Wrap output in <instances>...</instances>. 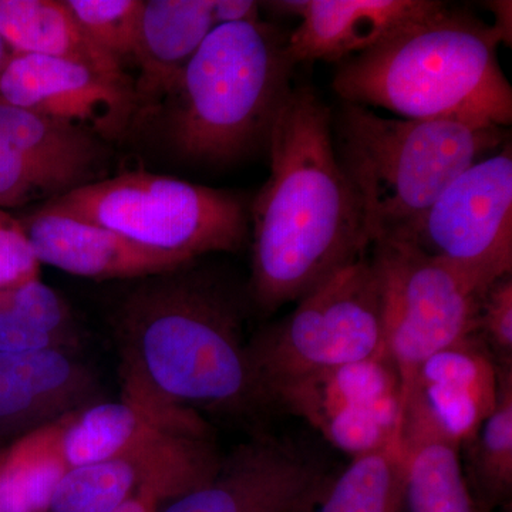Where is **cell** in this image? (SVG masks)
Masks as SVG:
<instances>
[{"label": "cell", "mask_w": 512, "mask_h": 512, "mask_svg": "<svg viewBox=\"0 0 512 512\" xmlns=\"http://www.w3.org/2000/svg\"><path fill=\"white\" fill-rule=\"evenodd\" d=\"M266 151L269 177L252 205V296L274 312L367 254L362 212L332 140V110L293 87Z\"/></svg>", "instance_id": "6da1fadb"}, {"label": "cell", "mask_w": 512, "mask_h": 512, "mask_svg": "<svg viewBox=\"0 0 512 512\" xmlns=\"http://www.w3.org/2000/svg\"><path fill=\"white\" fill-rule=\"evenodd\" d=\"M184 269L153 276L121 305V377L194 412L264 406L237 302L222 286Z\"/></svg>", "instance_id": "7a4b0ae2"}, {"label": "cell", "mask_w": 512, "mask_h": 512, "mask_svg": "<svg viewBox=\"0 0 512 512\" xmlns=\"http://www.w3.org/2000/svg\"><path fill=\"white\" fill-rule=\"evenodd\" d=\"M493 25L447 8L336 66L342 101L383 107L403 119H451L507 127L512 89Z\"/></svg>", "instance_id": "3957f363"}, {"label": "cell", "mask_w": 512, "mask_h": 512, "mask_svg": "<svg viewBox=\"0 0 512 512\" xmlns=\"http://www.w3.org/2000/svg\"><path fill=\"white\" fill-rule=\"evenodd\" d=\"M336 157L370 247L404 241L448 185L507 143L503 127L451 119H386L342 101L332 111Z\"/></svg>", "instance_id": "277c9868"}, {"label": "cell", "mask_w": 512, "mask_h": 512, "mask_svg": "<svg viewBox=\"0 0 512 512\" xmlns=\"http://www.w3.org/2000/svg\"><path fill=\"white\" fill-rule=\"evenodd\" d=\"M286 43L288 33L264 20L211 30L164 101L178 156L227 164L266 150L293 90Z\"/></svg>", "instance_id": "5b68a950"}, {"label": "cell", "mask_w": 512, "mask_h": 512, "mask_svg": "<svg viewBox=\"0 0 512 512\" xmlns=\"http://www.w3.org/2000/svg\"><path fill=\"white\" fill-rule=\"evenodd\" d=\"M37 208L190 262L211 252L238 251L248 234L247 211L231 192L146 171L101 178Z\"/></svg>", "instance_id": "8992f818"}, {"label": "cell", "mask_w": 512, "mask_h": 512, "mask_svg": "<svg viewBox=\"0 0 512 512\" xmlns=\"http://www.w3.org/2000/svg\"><path fill=\"white\" fill-rule=\"evenodd\" d=\"M383 353L382 279L367 254L303 296L288 316L248 343L264 406L281 384Z\"/></svg>", "instance_id": "52a82bcc"}, {"label": "cell", "mask_w": 512, "mask_h": 512, "mask_svg": "<svg viewBox=\"0 0 512 512\" xmlns=\"http://www.w3.org/2000/svg\"><path fill=\"white\" fill-rule=\"evenodd\" d=\"M383 288L384 348L400 377L402 402L419 367L440 350L477 335L488 286L407 241L372 245Z\"/></svg>", "instance_id": "ba28073f"}, {"label": "cell", "mask_w": 512, "mask_h": 512, "mask_svg": "<svg viewBox=\"0 0 512 512\" xmlns=\"http://www.w3.org/2000/svg\"><path fill=\"white\" fill-rule=\"evenodd\" d=\"M404 241L485 285L512 274L510 141L458 175Z\"/></svg>", "instance_id": "9c48e42d"}, {"label": "cell", "mask_w": 512, "mask_h": 512, "mask_svg": "<svg viewBox=\"0 0 512 512\" xmlns=\"http://www.w3.org/2000/svg\"><path fill=\"white\" fill-rule=\"evenodd\" d=\"M266 406L305 420L352 458L399 441L402 387L387 353L281 384L268 394Z\"/></svg>", "instance_id": "30bf717a"}, {"label": "cell", "mask_w": 512, "mask_h": 512, "mask_svg": "<svg viewBox=\"0 0 512 512\" xmlns=\"http://www.w3.org/2000/svg\"><path fill=\"white\" fill-rule=\"evenodd\" d=\"M501 367L478 335L429 357L404 394L399 443L466 448L497 406Z\"/></svg>", "instance_id": "8fae6325"}, {"label": "cell", "mask_w": 512, "mask_h": 512, "mask_svg": "<svg viewBox=\"0 0 512 512\" xmlns=\"http://www.w3.org/2000/svg\"><path fill=\"white\" fill-rule=\"evenodd\" d=\"M106 141L0 101V208L52 201L99 181Z\"/></svg>", "instance_id": "7c38bea8"}, {"label": "cell", "mask_w": 512, "mask_h": 512, "mask_svg": "<svg viewBox=\"0 0 512 512\" xmlns=\"http://www.w3.org/2000/svg\"><path fill=\"white\" fill-rule=\"evenodd\" d=\"M329 477L322 461L291 441L262 437L222 458L211 480L160 512H309Z\"/></svg>", "instance_id": "4fadbf2b"}, {"label": "cell", "mask_w": 512, "mask_h": 512, "mask_svg": "<svg viewBox=\"0 0 512 512\" xmlns=\"http://www.w3.org/2000/svg\"><path fill=\"white\" fill-rule=\"evenodd\" d=\"M221 463L210 439L167 437L127 456L70 468L49 512H114L143 490L160 491L171 503L211 480Z\"/></svg>", "instance_id": "5bb4252c"}, {"label": "cell", "mask_w": 512, "mask_h": 512, "mask_svg": "<svg viewBox=\"0 0 512 512\" xmlns=\"http://www.w3.org/2000/svg\"><path fill=\"white\" fill-rule=\"evenodd\" d=\"M0 101L109 141L126 131L137 103L133 83L55 57L12 53L0 72Z\"/></svg>", "instance_id": "9a60e30c"}, {"label": "cell", "mask_w": 512, "mask_h": 512, "mask_svg": "<svg viewBox=\"0 0 512 512\" xmlns=\"http://www.w3.org/2000/svg\"><path fill=\"white\" fill-rule=\"evenodd\" d=\"M265 5L301 20L286 43L295 66L316 60L338 64L447 8L437 0H285Z\"/></svg>", "instance_id": "2e32d148"}, {"label": "cell", "mask_w": 512, "mask_h": 512, "mask_svg": "<svg viewBox=\"0 0 512 512\" xmlns=\"http://www.w3.org/2000/svg\"><path fill=\"white\" fill-rule=\"evenodd\" d=\"M40 265L96 281L153 278L192 262L138 245L110 229L35 208L20 218Z\"/></svg>", "instance_id": "e0dca14e"}, {"label": "cell", "mask_w": 512, "mask_h": 512, "mask_svg": "<svg viewBox=\"0 0 512 512\" xmlns=\"http://www.w3.org/2000/svg\"><path fill=\"white\" fill-rule=\"evenodd\" d=\"M215 26L214 0H144L133 56L137 109L164 104Z\"/></svg>", "instance_id": "ac0fdd59"}, {"label": "cell", "mask_w": 512, "mask_h": 512, "mask_svg": "<svg viewBox=\"0 0 512 512\" xmlns=\"http://www.w3.org/2000/svg\"><path fill=\"white\" fill-rule=\"evenodd\" d=\"M87 384L60 348L0 353V434H25L74 412Z\"/></svg>", "instance_id": "d6986e66"}, {"label": "cell", "mask_w": 512, "mask_h": 512, "mask_svg": "<svg viewBox=\"0 0 512 512\" xmlns=\"http://www.w3.org/2000/svg\"><path fill=\"white\" fill-rule=\"evenodd\" d=\"M53 426L60 457L69 470L127 456L167 437L185 436L126 399L74 410L53 420Z\"/></svg>", "instance_id": "ffe728a7"}, {"label": "cell", "mask_w": 512, "mask_h": 512, "mask_svg": "<svg viewBox=\"0 0 512 512\" xmlns=\"http://www.w3.org/2000/svg\"><path fill=\"white\" fill-rule=\"evenodd\" d=\"M0 35L13 53L70 60L133 83L126 70L86 36L64 0H0Z\"/></svg>", "instance_id": "44dd1931"}, {"label": "cell", "mask_w": 512, "mask_h": 512, "mask_svg": "<svg viewBox=\"0 0 512 512\" xmlns=\"http://www.w3.org/2000/svg\"><path fill=\"white\" fill-rule=\"evenodd\" d=\"M67 470L53 421L22 434L0 453V512H49Z\"/></svg>", "instance_id": "7402d4cb"}, {"label": "cell", "mask_w": 512, "mask_h": 512, "mask_svg": "<svg viewBox=\"0 0 512 512\" xmlns=\"http://www.w3.org/2000/svg\"><path fill=\"white\" fill-rule=\"evenodd\" d=\"M309 512H409L399 441L352 458L342 473L329 477Z\"/></svg>", "instance_id": "603a6c76"}, {"label": "cell", "mask_w": 512, "mask_h": 512, "mask_svg": "<svg viewBox=\"0 0 512 512\" xmlns=\"http://www.w3.org/2000/svg\"><path fill=\"white\" fill-rule=\"evenodd\" d=\"M409 512H478L461 467V450L443 441L400 443Z\"/></svg>", "instance_id": "cb8c5ba5"}, {"label": "cell", "mask_w": 512, "mask_h": 512, "mask_svg": "<svg viewBox=\"0 0 512 512\" xmlns=\"http://www.w3.org/2000/svg\"><path fill=\"white\" fill-rule=\"evenodd\" d=\"M470 451L471 477L481 507L505 503L512 491V367H501L497 406L476 437Z\"/></svg>", "instance_id": "d4e9b609"}, {"label": "cell", "mask_w": 512, "mask_h": 512, "mask_svg": "<svg viewBox=\"0 0 512 512\" xmlns=\"http://www.w3.org/2000/svg\"><path fill=\"white\" fill-rule=\"evenodd\" d=\"M86 36L121 67L133 62L144 0H64Z\"/></svg>", "instance_id": "484cf974"}, {"label": "cell", "mask_w": 512, "mask_h": 512, "mask_svg": "<svg viewBox=\"0 0 512 512\" xmlns=\"http://www.w3.org/2000/svg\"><path fill=\"white\" fill-rule=\"evenodd\" d=\"M0 309L60 342L70 326L66 303L40 278L0 291Z\"/></svg>", "instance_id": "4316f807"}, {"label": "cell", "mask_w": 512, "mask_h": 512, "mask_svg": "<svg viewBox=\"0 0 512 512\" xmlns=\"http://www.w3.org/2000/svg\"><path fill=\"white\" fill-rule=\"evenodd\" d=\"M477 335L498 365L512 367V274L501 276L484 292Z\"/></svg>", "instance_id": "83f0119b"}, {"label": "cell", "mask_w": 512, "mask_h": 512, "mask_svg": "<svg viewBox=\"0 0 512 512\" xmlns=\"http://www.w3.org/2000/svg\"><path fill=\"white\" fill-rule=\"evenodd\" d=\"M40 266L20 218L0 208V291L40 278Z\"/></svg>", "instance_id": "f1b7e54d"}, {"label": "cell", "mask_w": 512, "mask_h": 512, "mask_svg": "<svg viewBox=\"0 0 512 512\" xmlns=\"http://www.w3.org/2000/svg\"><path fill=\"white\" fill-rule=\"evenodd\" d=\"M60 348V340L46 335L32 326L0 309V353L33 352Z\"/></svg>", "instance_id": "f546056e"}, {"label": "cell", "mask_w": 512, "mask_h": 512, "mask_svg": "<svg viewBox=\"0 0 512 512\" xmlns=\"http://www.w3.org/2000/svg\"><path fill=\"white\" fill-rule=\"evenodd\" d=\"M261 3L252 0H214V19L218 25L259 22Z\"/></svg>", "instance_id": "4dcf8cb0"}, {"label": "cell", "mask_w": 512, "mask_h": 512, "mask_svg": "<svg viewBox=\"0 0 512 512\" xmlns=\"http://www.w3.org/2000/svg\"><path fill=\"white\" fill-rule=\"evenodd\" d=\"M163 503L168 504L163 494L153 490H143L133 495L114 512H160Z\"/></svg>", "instance_id": "1f68e13d"}, {"label": "cell", "mask_w": 512, "mask_h": 512, "mask_svg": "<svg viewBox=\"0 0 512 512\" xmlns=\"http://www.w3.org/2000/svg\"><path fill=\"white\" fill-rule=\"evenodd\" d=\"M495 16V25L498 35L503 39V43L511 45V2H493L491 3Z\"/></svg>", "instance_id": "d6a6232c"}, {"label": "cell", "mask_w": 512, "mask_h": 512, "mask_svg": "<svg viewBox=\"0 0 512 512\" xmlns=\"http://www.w3.org/2000/svg\"><path fill=\"white\" fill-rule=\"evenodd\" d=\"M12 50L6 43V40L3 39V36L0 35V72H2L3 67H5L6 62H8L9 57L12 56Z\"/></svg>", "instance_id": "836d02e7"}, {"label": "cell", "mask_w": 512, "mask_h": 512, "mask_svg": "<svg viewBox=\"0 0 512 512\" xmlns=\"http://www.w3.org/2000/svg\"><path fill=\"white\" fill-rule=\"evenodd\" d=\"M480 512H485V511H480Z\"/></svg>", "instance_id": "e575fe53"}]
</instances>
